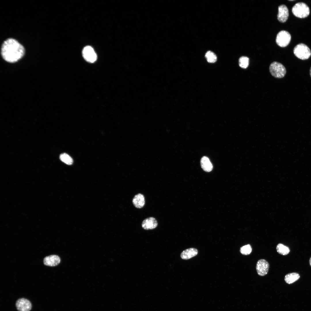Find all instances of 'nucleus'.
I'll return each mask as SVG.
<instances>
[{
	"label": "nucleus",
	"instance_id": "obj_8",
	"mask_svg": "<svg viewBox=\"0 0 311 311\" xmlns=\"http://www.w3.org/2000/svg\"><path fill=\"white\" fill-rule=\"evenodd\" d=\"M269 266V263L266 260H259L256 266V269L258 274L261 276L266 275L268 272Z\"/></svg>",
	"mask_w": 311,
	"mask_h": 311
},
{
	"label": "nucleus",
	"instance_id": "obj_15",
	"mask_svg": "<svg viewBox=\"0 0 311 311\" xmlns=\"http://www.w3.org/2000/svg\"><path fill=\"white\" fill-rule=\"evenodd\" d=\"M300 277L299 275L297 273H289L285 276V280L287 283L291 284L298 280Z\"/></svg>",
	"mask_w": 311,
	"mask_h": 311
},
{
	"label": "nucleus",
	"instance_id": "obj_6",
	"mask_svg": "<svg viewBox=\"0 0 311 311\" xmlns=\"http://www.w3.org/2000/svg\"><path fill=\"white\" fill-rule=\"evenodd\" d=\"M82 55L85 60L90 63L94 62L97 59V55L93 49L90 46H87L84 48Z\"/></svg>",
	"mask_w": 311,
	"mask_h": 311
},
{
	"label": "nucleus",
	"instance_id": "obj_9",
	"mask_svg": "<svg viewBox=\"0 0 311 311\" xmlns=\"http://www.w3.org/2000/svg\"><path fill=\"white\" fill-rule=\"evenodd\" d=\"M289 16L288 9L286 5L282 4L279 6L277 18L279 21L282 23L285 22Z\"/></svg>",
	"mask_w": 311,
	"mask_h": 311
},
{
	"label": "nucleus",
	"instance_id": "obj_4",
	"mask_svg": "<svg viewBox=\"0 0 311 311\" xmlns=\"http://www.w3.org/2000/svg\"><path fill=\"white\" fill-rule=\"evenodd\" d=\"M269 71L272 76L277 78L284 77L286 73L285 66L281 63L276 61L270 64Z\"/></svg>",
	"mask_w": 311,
	"mask_h": 311
},
{
	"label": "nucleus",
	"instance_id": "obj_7",
	"mask_svg": "<svg viewBox=\"0 0 311 311\" xmlns=\"http://www.w3.org/2000/svg\"><path fill=\"white\" fill-rule=\"evenodd\" d=\"M15 306L18 311H30L32 308L31 301L28 299L21 298L16 301Z\"/></svg>",
	"mask_w": 311,
	"mask_h": 311
},
{
	"label": "nucleus",
	"instance_id": "obj_3",
	"mask_svg": "<svg viewBox=\"0 0 311 311\" xmlns=\"http://www.w3.org/2000/svg\"><path fill=\"white\" fill-rule=\"evenodd\" d=\"M293 53L298 58L302 60L308 59L311 55V52L309 47L304 44L297 45L294 48Z\"/></svg>",
	"mask_w": 311,
	"mask_h": 311
},
{
	"label": "nucleus",
	"instance_id": "obj_21",
	"mask_svg": "<svg viewBox=\"0 0 311 311\" xmlns=\"http://www.w3.org/2000/svg\"><path fill=\"white\" fill-rule=\"evenodd\" d=\"M309 264L310 266H311V257H310L309 261Z\"/></svg>",
	"mask_w": 311,
	"mask_h": 311
},
{
	"label": "nucleus",
	"instance_id": "obj_2",
	"mask_svg": "<svg viewBox=\"0 0 311 311\" xmlns=\"http://www.w3.org/2000/svg\"><path fill=\"white\" fill-rule=\"evenodd\" d=\"M292 11L295 16L300 18L307 17L310 13L309 7L303 2L296 3L292 7Z\"/></svg>",
	"mask_w": 311,
	"mask_h": 311
},
{
	"label": "nucleus",
	"instance_id": "obj_22",
	"mask_svg": "<svg viewBox=\"0 0 311 311\" xmlns=\"http://www.w3.org/2000/svg\"><path fill=\"white\" fill-rule=\"evenodd\" d=\"M310 77H311V67H310Z\"/></svg>",
	"mask_w": 311,
	"mask_h": 311
},
{
	"label": "nucleus",
	"instance_id": "obj_1",
	"mask_svg": "<svg viewBox=\"0 0 311 311\" xmlns=\"http://www.w3.org/2000/svg\"><path fill=\"white\" fill-rule=\"evenodd\" d=\"M24 49L23 46L16 40L9 38L2 44L1 54L3 58L6 61L14 62L23 56Z\"/></svg>",
	"mask_w": 311,
	"mask_h": 311
},
{
	"label": "nucleus",
	"instance_id": "obj_18",
	"mask_svg": "<svg viewBox=\"0 0 311 311\" xmlns=\"http://www.w3.org/2000/svg\"><path fill=\"white\" fill-rule=\"evenodd\" d=\"M60 158L61 160L67 164L71 165L73 163L72 158L67 153H64L61 154Z\"/></svg>",
	"mask_w": 311,
	"mask_h": 311
},
{
	"label": "nucleus",
	"instance_id": "obj_20",
	"mask_svg": "<svg viewBox=\"0 0 311 311\" xmlns=\"http://www.w3.org/2000/svg\"><path fill=\"white\" fill-rule=\"evenodd\" d=\"M252 248L250 244L245 245L241 247L240 249V253L242 255H248L252 252Z\"/></svg>",
	"mask_w": 311,
	"mask_h": 311
},
{
	"label": "nucleus",
	"instance_id": "obj_16",
	"mask_svg": "<svg viewBox=\"0 0 311 311\" xmlns=\"http://www.w3.org/2000/svg\"><path fill=\"white\" fill-rule=\"evenodd\" d=\"M276 249L278 253L283 255H287L290 251L289 247L281 243L278 244L276 247Z\"/></svg>",
	"mask_w": 311,
	"mask_h": 311
},
{
	"label": "nucleus",
	"instance_id": "obj_10",
	"mask_svg": "<svg viewBox=\"0 0 311 311\" xmlns=\"http://www.w3.org/2000/svg\"><path fill=\"white\" fill-rule=\"evenodd\" d=\"M158 224L156 219L153 217H150L144 219L141 225L143 229L147 230L154 229L157 227Z\"/></svg>",
	"mask_w": 311,
	"mask_h": 311
},
{
	"label": "nucleus",
	"instance_id": "obj_11",
	"mask_svg": "<svg viewBox=\"0 0 311 311\" xmlns=\"http://www.w3.org/2000/svg\"><path fill=\"white\" fill-rule=\"evenodd\" d=\"M60 257L56 255H52L45 257L43 259L44 264L46 266H54L60 262Z\"/></svg>",
	"mask_w": 311,
	"mask_h": 311
},
{
	"label": "nucleus",
	"instance_id": "obj_12",
	"mask_svg": "<svg viewBox=\"0 0 311 311\" xmlns=\"http://www.w3.org/2000/svg\"><path fill=\"white\" fill-rule=\"evenodd\" d=\"M132 202L135 207L138 208H143L145 203L144 195L141 193L136 195L132 199Z\"/></svg>",
	"mask_w": 311,
	"mask_h": 311
},
{
	"label": "nucleus",
	"instance_id": "obj_13",
	"mask_svg": "<svg viewBox=\"0 0 311 311\" xmlns=\"http://www.w3.org/2000/svg\"><path fill=\"white\" fill-rule=\"evenodd\" d=\"M198 251L195 248H190L183 251L181 253V257L184 259H188L196 255Z\"/></svg>",
	"mask_w": 311,
	"mask_h": 311
},
{
	"label": "nucleus",
	"instance_id": "obj_19",
	"mask_svg": "<svg viewBox=\"0 0 311 311\" xmlns=\"http://www.w3.org/2000/svg\"><path fill=\"white\" fill-rule=\"evenodd\" d=\"M205 56L208 62L210 63L214 62L216 61L217 59L216 55L211 51H208L206 53Z\"/></svg>",
	"mask_w": 311,
	"mask_h": 311
},
{
	"label": "nucleus",
	"instance_id": "obj_5",
	"mask_svg": "<svg viewBox=\"0 0 311 311\" xmlns=\"http://www.w3.org/2000/svg\"><path fill=\"white\" fill-rule=\"evenodd\" d=\"M291 38V35L288 31L282 30L277 34L276 38V42L279 46L284 47L289 44Z\"/></svg>",
	"mask_w": 311,
	"mask_h": 311
},
{
	"label": "nucleus",
	"instance_id": "obj_17",
	"mask_svg": "<svg viewBox=\"0 0 311 311\" xmlns=\"http://www.w3.org/2000/svg\"><path fill=\"white\" fill-rule=\"evenodd\" d=\"M238 62L240 67L243 69H246L249 65V59L246 56H242L239 58Z\"/></svg>",
	"mask_w": 311,
	"mask_h": 311
},
{
	"label": "nucleus",
	"instance_id": "obj_14",
	"mask_svg": "<svg viewBox=\"0 0 311 311\" xmlns=\"http://www.w3.org/2000/svg\"><path fill=\"white\" fill-rule=\"evenodd\" d=\"M200 164L202 168L204 171L210 172L212 170L213 165L207 157H203L201 159Z\"/></svg>",
	"mask_w": 311,
	"mask_h": 311
}]
</instances>
